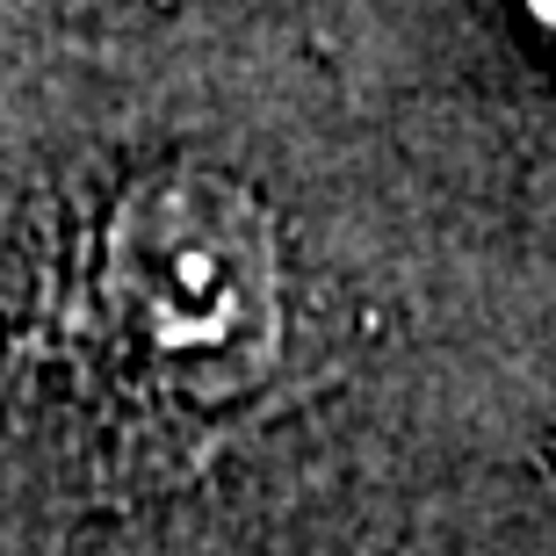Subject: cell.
Masks as SVG:
<instances>
[{
	"label": "cell",
	"mask_w": 556,
	"mask_h": 556,
	"mask_svg": "<svg viewBox=\"0 0 556 556\" xmlns=\"http://www.w3.org/2000/svg\"><path fill=\"white\" fill-rule=\"evenodd\" d=\"M520 22L542 37V51L556 59V0H520Z\"/></svg>",
	"instance_id": "7a4b0ae2"
},
{
	"label": "cell",
	"mask_w": 556,
	"mask_h": 556,
	"mask_svg": "<svg viewBox=\"0 0 556 556\" xmlns=\"http://www.w3.org/2000/svg\"><path fill=\"white\" fill-rule=\"evenodd\" d=\"M102 296L116 332L195 397L261 383L282 348L275 231L239 188L210 174H152L116 203Z\"/></svg>",
	"instance_id": "6da1fadb"
}]
</instances>
